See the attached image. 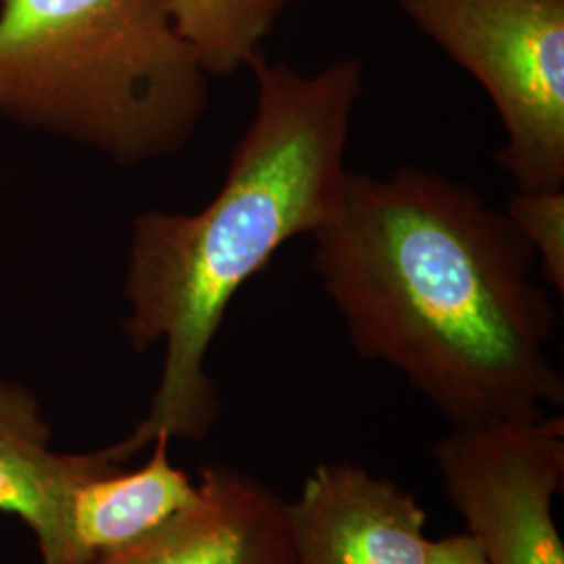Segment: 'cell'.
I'll use <instances>...</instances> for the list:
<instances>
[{
  "mask_svg": "<svg viewBox=\"0 0 564 564\" xmlns=\"http://www.w3.org/2000/svg\"><path fill=\"white\" fill-rule=\"evenodd\" d=\"M284 514L297 564H429L426 510L360 464H318Z\"/></svg>",
  "mask_w": 564,
  "mask_h": 564,
  "instance_id": "8992f818",
  "label": "cell"
},
{
  "mask_svg": "<svg viewBox=\"0 0 564 564\" xmlns=\"http://www.w3.org/2000/svg\"><path fill=\"white\" fill-rule=\"evenodd\" d=\"M197 500L151 535L90 564H297L284 500L226 464L199 475Z\"/></svg>",
  "mask_w": 564,
  "mask_h": 564,
  "instance_id": "52a82bcc",
  "label": "cell"
},
{
  "mask_svg": "<svg viewBox=\"0 0 564 564\" xmlns=\"http://www.w3.org/2000/svg\"><path fill=\"white\" fill-rule=\"evenodd\" d=\"M429 564H487L477 544L466 533L433 540Z\"/></svg>",
  "mask_w": 564,
  "mask_h": 564,
  "instance_id": "7c38bea8",
  "label": "cell"
},
{
  "mask_svg": "<svg viewBox=\"0 0 564 564\" xmlns=\"http://www.w3.org/2000/svg\"><path fill=\"white\" fill-rule=\"evenodd\" d=\"M207 105L172 0H0V116L137 165L184 149Z\"/></svg>",
  "mask_w": 564,
  "mask_h": 564,
  "instance_id": "3957f363",
  "label": "cell"
},
{
  "mask_svg": "<svg viewBox=\"0 0 564 564\" xmlns=\"http://www.w3.org/2000/svg\"><path fill=\"white\" fill-rule=\"evenodd\" d=\"M312 268L354 349L402 375L454 426L564 402L556 310L506 209L440 174L347 172Z\"/></svg>",
  "mask_w": 564,
  "mask_h": 564,
  "instance_id": "6da1fadb",
  "label": "cell"
},
{
  "mask_svg": "<svg viewBox=\"0 0 564 564\" xmlns=\"http://www.w3.org/2000/svg\"><path fill=\"white\" fill-rule=\"evenodd\" d=\"M506 214L533 249L542 276L563 297L564 191H519Z\"/></svg>",
  "mask_w": 564,
  "mask_h": 564,
  "instance_id": "8fae6325",
  "label": "cell"
},
{
  "mask_svg": "<svg viewBox=\"0 0 564 564\" xmlns=\"http://www.w3.org/2000/svg\"><path fill=\"white\" fill-rule=\"evenodd\" d=\"M433 458L485 563L564 564L554 519L564 487L563 416L454 426Z\"/></svg>",
  "mask_w": 564,
  "mask_h": 564,
  "instance_id": "5b68a950",
  "label": "cell"
},
{
  "mask_svg": "<svg viewBox=\"0 0 564 564\" xmlns=\"http://www.w3.org/2000/svg\"><path fill=\"white\" fill-rule=\"evenodd\" d=\"M36 400L0 383V512L20 517L41 545L44 564H69V505L78 485L121 464L105 447L57 454Z\"/></svg>",
  "mask_w": 564,
  "mask_h": 564,
  "instance_id": "ba28073f",
  "label": "cell"
},
{
  "mask_svg": "<svg viewBox=\"0 0 564 564\" xmlns=\"http://www.w3.org/2000/svg\"><path fill=\"white\" fill-rule=\"evenodd\" d=\"M258 99L214 199L195 214L137 218L123 297V333L137 351L163 343L162 379L137 429L107 449L118 463L155 437L199 442L223 410L207 354L226 312L282 245L328 218L347 176L345 151L362 63L302 74L260 51L249 61Z\"/></svg>",
  "mask_w": 564,
  "mask_h": 564,
  "instance_id": "7a4b0ae2",
  "label": "cell"
},
{
  "mask_svg": "<svg viewBox=\"0 0 564 564\" xmlns=\"http://www.w3.org/2000/svg\"><path fill=\"white\" fill-rule=\"evenodd\" d=\"M445 57L484 86L498 163L519 191H564V0H398Z\"/></svg>",
  "mask_w": 564,
  "mask_h": 564,
  "instance_id": "277c9868",
  "label": "cell"
},
{
  "mask_svg": "<svg viewBox=\"0 0 564 564\" xmlns=\"http://www.w3.org/2000/svg\"><path fill=\"white\" fill-rule=\"evenodd\" d=\"M295 0H172L182 39L212 78L247 69Z\"/></svg>",
  "mask_w": 564,
  "mask_h": 564,
  "instance_id": "30bf717a",
  "label": "cell"
},
{
  "mask_svg": "<svg viewBox=\"0 0 564 564\" xmlns=\"http://www.w3.org/2000/svg\"><path fill=\"white\" fill-rule=\"evenodd\" d=\"M170 442L155 437L151 458L132 473L120 466L78 485L69 505V564L134 544L197 500V481L172 464Z\"/></svg>",
  "mask_w": 564,
  "mask_h": 564,
  "instance_id": "9c48e42d",
  "label": "cell"
}]
</instances>
